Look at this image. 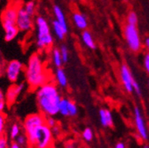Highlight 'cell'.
Instances as JSON below:
<instances>
[{"mask_svg":"<svg viewBox=\"0 0 149 148\" xmlns=\"http://www.w3.org/2000/svg\"><path fill=\"white\" fill-rule=\"evenodd\" d=\"M62 97L59 86L50 81L36 90V100L38 110L45 116H56L59 114V105Z\"/></svg>","mask_w":149,"mask_h":148,"instance_id":"1","label":"cell"},{"mask_svg":"<svg viewBox=\"0 0 149 148\" xmlns=\"http://www.w3.org/2000/svg\"><path fill=\"white\" fill-rule=\"evenodd\" d=\"M24 76L28 86L32 90L52 81V75L44 57L39 52H34L29 56L24 67Z\"/></svg>","mask_w":149,"mask_h":148,"instance_id":"2","label":"cell"},{"mask_svg":"<svg viewBox=\"0 0 149 148\" xmlns=\"http://www.w3.org/2000/svg\"><path fill=\"white\" fill-rule=\"evenodd\" d=\"M28 138L29 148H52L54 134L45 122L24 131Z\"/></svg>","mask_w":149,"mask_h":148,"instance_id":"3","label":"cell"},{"mask_svg":"<svg viewBox=\"0 0 149 148\" xmlns=\"http://www.w3.org/2000/svg\"><path fill=\"white\" fill-rule=\"evenodd\" d=\"M36 28V46L41 51L50 50L54 43V38L52 33L48 21L42 15L35 18Z\"/></svg>","mask_w":149,"mask_h":148,"instance_id":"4","label":"cell"},{"mask_svg":"<svg viewBox=\"0 0 149 148\" xmlns=\"http://www.w3.org/2000/svg\"><path fill=\"white\" fill-rule=\"evenodd\" d=\"M18 9L19 6H16L14 4L9 5L2 13L1 22L4 29L5 41L12 42L14 40L20 33L17 27V17H18Z\"/></svg>","mask_w":149,"mask_h":148,"instance_id":"5","label":"cell"},{"mask_svg":"<svg viewBox=\"0 0 149 148\" xmlns=\"http://www.w3.org/2000/svg\"><path fill=\"white\" fill-rule=\"evenodd\" d=\"M123 36L128 48L133 51L139 52L143 47V42L137 25L126 24L123 28Z\"/></svg>","mask_w":149,"mask_h":148,"instance_id":"6","label":"cell"},{"mask_svg":"<svg viewBox=\"0 0 149 148\" xmlns=\"http://www.w3.org/2000/svg\"><path fill=\"white\" fill-rule=\"evenodd\" d=\"M24 66L22 61L18 60H13L9 61L5 68V75L6 79L12 83H18L20 76L24 73Z\"/></svg>","mask_w":149,"mask_h":148,"instance_id":"7","label":"cell"},{"mask_svg":"<svg viewBox=\"0 0 149 148\" xmlns=\"http://www.w3.org/2000/svg\"><path fill=\"white\" fill-rule=\"evenodd\" d=\"M30 14L25 10L23 6H19L18 17H17V27L22 33H29L35 27V21Z\"/></svg>","mask_w":149,"mask_h":148,"instance_id":"8","label":"cell"},{"mask_svg":"<svg viewBox=\"0 0 149 148\" xmlns=\"http://www.w3.org/2000/svg\"><path fill=\"white\" fill-rule=\"evenodd\" d=\"M133 115H134V122H135V127H136V131L140 138L141 140L146 141L148 140V131L145 122V119L142 114V111L139 106H135L133 110Z\"/></svg>","mask_w":149,"mask_h":148,"instance_id":"9","label":"cell"},{"mask_svg":"<svg viewBox=\"0 0 149 148\" xmlns=\"http://www.w3.org/2000/svg\"><path fill=\"white\" fill-rule=\"evenodd\" d=\"M119 78L120 81L124 88V90L128 93H132L133 90V83L135 82V79L132 74L130 67L127 66V64H122L119 67Z\"/></svg>","mask_w":149,"mask_h":148,"instance_id":"10","label":"cell"},{"mask_svg":"<svg viewBox=\"0 0 149 148\" xmlns=\"http://www.w3.org/2000/svg\"><path fill=\"white\" fill-rule=\"evenodd\" d=\"M25 83H12L8 89L6 90V101H7V105L8 106H13L18 97L20 96L22 91L25 90Z\"/></svg>","mask_w":149,"mask_h":148,"instance_id":"11","label":"cell"},{"mask_svg":"<svg viewBox=\"0 0 149 148\" xmlns=\"http://www.w3.org/2000/svg\"><path fill=\"white\" fill-rule=\"evenodd\" d=\"M46 122V116H45L43 114L39 113H33L30 115H28L22 122V128L24 131L27 129H29L31 128H34L36 126H38L41 124H44Z\"/></svg>","mask_w":149,"mask_h":148,"instance_id":"12","label":"cell"},{"mask_svg":"<svg viewBox=\"0 0 149 148\" xmlns=\"http://www.w3.org/2000/svg\"><path fill=\"white\" fill-rule=\"evenodd\" d=\"M100 124L105 128H111L114 126V119L112 113L107 108H101L99 111Z\"/></svg>","mask_w":149,"mask_h":148,"instance_id":"13","label":"cell"},{"mask_svg":"<svg viewBox=\"0 0 149 148\" xmlns=\"http://www.w3.org/2000/svg\"><path fill=\"white\" fill-rule=\"evenodd\" d=\"M72 21L78 29L85 30L88 27V21L86 16L79 12H74L72 15Z\"/></svg>","mask_w":149,"mask_h":148,"instance_id":"14","label":"cell"},{"mask_svg":"<svg viewBox=\"0 0 149 148\" xmlns=\"http://www.w3.org/2000/svg\"><path fill=\"white\" fill-rule=\"evenodd\" d=\"M54 82L61 88H66L68 86V80L67 74L63 68H56L54 72Z\"/></svg>","mask_w":149,"mask_h":148,"instance_id":"15","label":"cell"},{"mask_svg":"<svg viewBox=\"0 0 149 148\" xmlns=\"http://www.w3.org/2000/svg\"><path fill=\"white\" fill-rule=\"evenodd\" d=\"M52 10H53V14H54V17H55V20L57 21L66 30H68L66 16L64 14L63 10L61 8V6L55 5V6H53V9Z\"/></svg>","mask_w":149,"mask_h":148,"instance_id":"16","label":"cell"},{"mask_svg":"<svg viewBox=\"0 0 149 148\" xmlns=\"http://www.w3.org/2000/svg\"><path fill=\"white\" fill-rule=\"evenodd\" d=\"M81 39L83 44L89 49L94 50L96 48V43L94 41V38L91 35V33L89 30H83L81 35Z\"/></svg>","mask_w":149,"mask_h":148,"instance_id":"17","label":"cell"},{"mask_svg":"<svg viewBox=\"0 0 149 148\" xmlns=\"http://www.w3.org/2000/svg\"><path fill=\"white\" fill-rule=\"evenodd\" d=\"M52 28L53 34H54L56 38H57L58 40H60V41L64 40L65 35L68 33V30H66L56 20L52 21Z\"/></svg>","mask_w":149,"mask_h":148,"instance_id":"18","label":"cell"},{"mask_svg":"<svg viewBox=\"0 0 149 148\" xmlns=\"http://www.w3.org/2000/svg\"><path fill=\"white\" fill-rule=\"evenodd\" d=\"M51 58H52V61L53 66L56 68H60L62 67V65L64 64L62 56H61V50L60 48L57 47H53L51 51Z\"/></svg>","mask_w":149,"mask_h":148,"instance_id":"19","label":"cell"},{"mask_svg":"<svg viewBox=\"0 0 149 148\" xmlns=\"http://www.w3.org/2000/svg\"><path fill=\"white\" fill-rule=\"evenodd\" d=\"M68 102L69 99L67 98H62L59 105V114L63 117H69L68 114Z\"/></svg>","mask_w":149,"mask_h":148,"instance_id":"20","label":"cell"},{"mask_svg":"<svg viewBox=\"0 0 149 148\" xmlns=\"http://www.w3.org/2000/svg\"><path fill=\"white\" fill-rule=\"evenodd\" d=\"M22 134V129H21V126L19 123L14 122L12 124L10 131H9V138L13 141L17 138V137L19 135Z\"/></svg>","mask_w":149,"mask_h":148,"instance_id":"21","label":"cell"},{"mask_svg":"<svg viewBox=\"0 0 149 148\" xmlns=\"http://www.w3.org/2000/svg\"><path fill=\"white\" fill-rule=\"evenodd\" d=\"M6 115L4 112H0V138L6 135Z\"/></svg>","mask_w":149,"mask_h":148,"instance_id":"22","label":"cell"},{"mask_svg":"<svg viewBox=\"0 0 149 148\" xmlns=\"http://www.w3.org/2000/svg\"><path fill=\"white\" fill-rule=\"evenodd\" d=\"M23 7L25 8V10L28 12L29 14H30L32 17L35 16L36 14V3L34 0H29L27 3L24 4Z\"/></svg>","mask_w":149,"mask_h":148,"instance_id":"23","label":"cell"},{"mask_svg":"<svg viewBox=\"0 0 149 148\" xmlns=\"http://www.w3.org/2000/svg\"><path fill=\"white\" fill-rule=\"evenodd\" d=\"M82 138L84 140H85L86 142H91L93 140V138H94V133H93L92 129L87 127L85 128L83 132H82Z\"/></svg>","mask_w":149,"mask_h":148,"instance_id":"24","label":"cell"},{"mask_svg":"<svg viewBox=\"0 0 149 148\" xmlns=\"http://www.w3.org/2000/svg\"><path fill=\"white\" fill-rule=\"evenodd\" d=\"M68 114H69V117H74L78 115V106L77 103L70 99L68 102Z\"/></svg>","mask_w":149,"mask_h":148,"instance_id":"25","label":"cell"},{"mask_svg":"<svg viewBox=\"0 0 149 148\" xmlns=\"http://www.w3.org/2000/svg\"><path fill=\"white\" fill-rule=\"evenodd\" d=\"M138 22H139V18H138L137 13L135 12H130L126 18V24L137 25Z\"/></svg>","mask_w":149,"mask_h":148,"instance_id":"26","label":"cell"},{"mask_svg":"<svg viewBox=\"0 0 149 148\" xmlns=\"http://www.w3.org/2000/svg\"><path fill=\"white\" fill-rule=\"evenodd\" d=\"M7 106L8 105L6 98V93H4V91L0 89V112H4Z\"/></svg>","mask_w":149,"mask_h":148,"instance_id":"27","label":"cell"},{"mask_svg":"<svg viewBox=\"0 0 149 148\" xmlns=\"http://www.w3.org/2000/svg\"><path fill=\"white\" fill-rule=\"evenodd\" d=\"M60 50H61V56H62L64 63H67L68 61V60H69V51H68V48L65 44H62V45H61Z\"/></svg>","mask_w":149,"mask_h":148,"instance_id":"28","label":"cell"},{"mask_svg":"<svg viewBox=\"0 0 149 148\" xmlns=\"http://www.w3.org/2000/svg\"><path fill=\"white\" fill-rule=\"evenodd\" d=\"M15 142H17L19 145H20L21 146H27L28 145V138H27V136L24 134H21V135H19L17 137V138L15 140H13Z\"/></svg>","mask_w":149,"mask_h":148,"instance_id":"29","label":"cell"},{"mask_svg":"<svg viewBox=\"0 0 149 148\" xmlns=\"http://www.w3.org/2000/svg\"><path fill=\"white\" fill-rule=\"evenodd\" d=\"M143 66L146 70V72L149 75V51H146V52L144 55V59H143Z\"/></svg>","mask_w":149,"mask_h":148,"instance_id":"30","label":"cell"},{"mask_svg":"<svg viewBox=\"0 0 149 148\" xmlns=\"http://www.w3.org/2000/svg\"><path fill=\"white\" fill-rule=\"evenodd\" d=\"M55 116H47L46 117V123L48 124V126L50 128H54L55 126L58 125V122L54 118Z\"/></svg>","mask_w":149,"mask_h":148,"instance_id":"31","label":"cell"},{"mask_svg":"<svg viewBox=\"0 0 149 148\" xmlns=\"http://www.w3.org/2000/svg\"><path fill=\"white\" fill-rule=\"evenodd\" d=\"M0 148H10L9 139L6 135L0 138Z\"/></svg>","mask_w":149,"mask_h":148,"instance_id":"32","label":"cell"},{"mask_svg":"<svg viewBox=\"0 0 149 148\" xmlns=\"http://www.w3.org/2000/svg\"><path fill=\"white\" fill-rule=\"evenodd\" d=\"M133 90H134V92H135V93H136L138 96H141V94H142V92H141V88H140L139 83H138L136 80H135V82H134V83H133Z\"/></svg>","mask_w":149,"mask_h":148,"instance_id":"33","label":"cell"},{"mask_svg":"<svg viewBox=\"0 0 149 148\" xmlns=\"http://www.w3.org/2000/svg\"><path fill=\"white\" fill-rule=\"evenodd\" d=\"M143 45L146 48V50L149 51V35L146 36V38L144 39V42H143Z\"/></svg>","mask_w":149,"mask_h":148,"instance_id":"34","label":"cell"},{"mask_svg":"<svg viewBox=\"0 0 149 148\" xmlns=\"http://www.w3.org/2000/svg\"><path fill=\"white\" fill-rule=\"evenodd\" d=\"M114 148H126V145H125L123 142L119 141V142H117V143L116 144V145H115Z\"/></svg>","mask_w":149,"mask_h":148,"instance_id":"35","label":"cell"},{"mask_svg":"<svg viewBox=\"0 0 149 148\" xmlns=\"http://www.w3.org/2000/svg\"><path fill=\"white\" fill-rule=\"evenodd\" d=\"M10 148H22V146H21L15 141H12L11 144H10Z\"/></svg>","mask_w":149,"mask_h":148,"instance_id":"36","label":"cell"},{"mask_svg":"<svg viewBox=\"0 0 149 148\" xmlns=\"http://www.w3.org/2000/svg\"><path fill=\"white\" fill-rule=\"evenodd\" d=\"M52 132H53L54 136L55 135H59V133H60V128L58 127V125L55 126L54 128H52Z\"/></svg>","mask_w":149,"mask_h":148,"instance_id":"37","label":"cell"},{"mask_svg":"<svg viewBox=\"0 0 149 148\" xmlns=\"http://www.w3.org/2000/svg\"><path fill=\"white\" fill-rule=\"evenodd\" d=\"M143 148H149V146H148V145H145V146H144Z\"/></svg>","mask_w":149,"mask_h":148,"instance_id":"38","label":"cell"},{"mask_svg":"<svg viewBox=\"0 0 149 148\" xmlns=\"http://www.w3.org/2000/svg\"><path fill=\"white\" fill-rule=\"evenodd\" d=\"M148 83V87H149V78H148V83Z\"/></svg>","mask_w":149,"mask_h":148,"instance_id":"39","label":"cell"},{"mask_svg":"<svg viewBox=\"0 0 149 148\" xmlns=\"http://www.w3.org/2000/svg\"><path fill=\"white\" fill-rule=\"evenodd\" d=\"M72 1H73V0H72Z\"/></svg>","mask_w":149,"mask_h":148,"instance_id":"40","label":"cell"}]
</instances>
